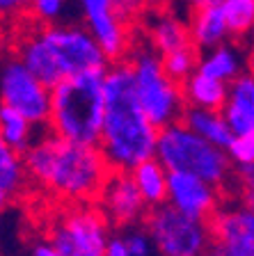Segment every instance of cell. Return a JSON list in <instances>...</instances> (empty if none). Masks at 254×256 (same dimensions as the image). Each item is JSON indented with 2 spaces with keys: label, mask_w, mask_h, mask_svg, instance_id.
Instances as JSON below:
<instances>
[{
  "label": "cell",
  "mask_w": 254,
  "mask_h": 256,
  "mask_svg": "<svg viewBox=\"0 0 254 256\" xmlns=\"http://www.w3.org/2000/svg\"><path fill=\"white\" fill-rule=\"evenodd\" d=\"M83 26L90 30L96 39L101 50L106 53L108 62H122L126 60L133 46V28L131 23L119 14L117 0H78Z\"/></svg>",
  "instance_id": "cell-10"
},
{
  "label": "cell",
  "mask_w": 254,
  "mask_h": 256,
  "mask_svg": "<svg viewBox=\"0 0 254 256\" xmlns=\"http://www.w3.org/2000/svg\"><path fill=\"white\" fill-rule=\"evenodd\" d=\"M142 224L158 256H208L211 252L213 236L208 222L188 218L169 204L149 208Z\"/></svg>",
  "instance_id": "cell-7"
},
{
  "label": "cell",
  "mask_w": 254,
  "mask_h": 256,
  "mask_svg": "<svg viewBox=\"0 0 254 256\" xmlns=\"http://www.w3.org/2000/svg\"><path fill=\"white\" fill-rule=\"evenodd\" d=\"M133 183L138 188L140 197L144 199L147 208H156L167 199V170L156 158H147L128 170Z\"/></svg>",
  "instance_id": "cell-18"
},
{
  "label": "cell",
  "mask_w": 254,
  "mask_h": 256,
  "mask_svg": "<svg viewBox=\"0 0 254 256\" xmlns=\"http://www.w3.org/2000/svg\"><path fill=\"white\" fill-rule=\"evenodd\" d=\"M0 140L14 151L23 154L35 140V124L19 110L0 103Z\"/></svg>",
  "instance_id": "cell-22"
},
{
  "label": "cell",
  "mask_w": 254,
  "mask_h": 256,
  "mask_svg": "<svg viewBox=\"0 0 254 256\" xmlns=\"http://www.w3.org/2000/svg\"><path fill=\"white\" fill-rule=\"evenodd\" d=\"M32 256H67V254L58 252L53 245H48V242H37V245L32 247Z\"/></svg>",
  "instance_id": "cell-32"
},
{
  "label": "cell",
  "mask_w": 254,
  "mask_h": 256,
  "mask_svg": "<svg viewBox=\"0 0 254 256\" xmlns=\"http://www.w3.org/2000/svg\"><path fill=\"white\" fill-rule=\"evenodd\" d=\"M247 71L254 76V48H252V53H249V58H247Z\"/></svg>",
  "instance_id": "cell-34"
},
{
  "label": "cell",
  "mask_w": 254,
  "mask_h": 256,
  "mask_svg": "<svg viewBox=\"0 0 254 256\" xmlns=\"http://www.w3.org/2000/svg\"><path fill=\"white\" fill-rule=\"evenodd\" d=\"M181 94H183L185 108H201V110H222L227 101V82L206 78L201 74H192L181 82Z\"/></svg>",
  "instance_id": "cell-19"
},
{
  "label": "cell",
  "mask_w": 254,
  "mask_h": 256,
  "mask_svg": "<svg viewBox=\"0 0 254 256\" xmlns=\"http://www.w3.org/2000/svg\"><path fill=\"white\" fill-rule=\"evenodd\" d=\"M181 122L190 128V130H195L199 138H204L206 142L215 144L220 149H227L233 138V133L229 130L227 122H224V117H222V112H217V110L185 108Z\"/></svg>",
  "instance_id": "cell-20"
},
{
  "label": "cell",
  "mask_w": 254,
  "mask_h": 256,
  "mask_svg": "<svg viewBox=\"0 0 254 256\" xmlns=\"http://www.w3.org/2000/svg\"><path fill=\"white\" fill-rule=\"evenodd\" d=\"M0 103L14 108L35 126H46L51 110V87L23 66L14 55L0 62Z\"/></svg>",
  "instance_id": "cell-9"
},
{
  "label": "cell",
  "mask_w": 254,
  "mask_h": 256,
  "mask_svg": "<svg viewBox=\"0 0 254 256\" xmlns=\"http://www.w3.org/2000/svg\"><path fill=\"white\" fill-rule=\"evenodd\" d=\"M30 0H0V23L16 26L28 16Z\"/></svg>",
  "instance_id": "cell-29"
},
{
  "label": "cell",
  "mask_w": 254,
  "mask_h": 256,
  "mask_svg": "<svg viewBox=\"0 0 254 256\" xmlns=\"http://www.w3.org/2000/svg\"><path fill=\"white\" fill-rule=\"evenodd\" d=\"M112 226L96 204H69L48 226L46 242L67 256H101Z\"/></svg>",
  "instance_id": "cell-6"
},
{
  "label": "cell",
  "mask_w": 254,
  "mask_h": 256,
  "mask_svg": "<svg viewBox=\"0 0 254 256\" xmlns=\"http://www.w3.org/2000/svg\"><path fill=\"white\" fill-rule=\"evenodd\" d=\"M122 238L126 242L128 256H158L154 247V240H151L149 231L144 229V224H135V226L124 229Z\"/></svg>",
  "instance_id": "cell-26"
},
{
  "label": "cell",
  "mask_w": 254,
  "mask_h": 256,
  "mask_svg": "<svg viewBox=\"0 0 254 256\" xmlns=\"http://www.w3.org/2000/svg\"><path fill=\"white\" fill-rule=\"evenodd\" d=\"M188 2V10L190 7H206V5H220L222 0H185Z\"/></svg>",
  "instance_id": "cell-33"
},
{
  "label": "cell",
  "mask_w": 254,
  "mask_h": 256,
  "mask_svg": "<svg viewBox=\"0 0 254 256\" xmlns=\"http://www.w3.org/2000/svg\"><path fill=\"white\" fill-rule=\"evenodd\" d=\"M101 256H128L126 242H124L122 234H110V238L106 240V247H103Z\"/></svg>",
  "instance_id": "cell-30"
},
{
  "label": "cell",
  "mask_w": 254,
  "mask_h": 256,
  "mask_svg": "<svg viewBox=\"0 0 254 256\" xmlns=\"http://www.w3.org/2000/svg\"><path fill=\"white\" fill-rule=\"evenodd\" d=\"M94 204L103 213V218L108 220V224L122 231L128 226H135V224H142L149 213L147 204L140 197L131 174L124 170H110Z\"/></svg>",
  "instance_id": "cell-11"
},
{
  "label": "cell",
  "mask_w": 254,
  "mask_h": 256,
  "mask_svg": "<svg viewBox=\"0 0 254 256\" xmlns=\"http://www.w3.org/2000/svg\"><path fill=\"white\" fill-rule=\"evenodd\" d=\"M247 66V58L243 50L236 46H229L227 42L220 46H213L208 50H201L199 60H197V74L206 76V78L220 80V82H231L236 76H240Z\"/></svg>",
  "instance_id": "cell-17"
},
{
  "label": "cell",
  "mask_w": 254,
  "mask_h": 256,
  "mask_svg": "<svg viewBox=\"0 0 254 256\" xmlns=\"http://www.w3.org/2000/svg\"><path fill=\"white\" fill-rule=\"evenodd\" d=\"M188 32H190V42L197 50H208L213 46L227 42L229 32L227 23L220 5H206V7H190L188 10Z\"/></svg>",
  "instance_id": "cell-16"
},
{
  "label": "cell",
  "mask_w": 254,
  "mask_h": 256,
  "mask_svg": "<svg viewBox=\"0 0 254 256\" xmlns=\"http://www.w3.org/2000/svg\"><path fill=\"white\" fill-rule=\"evenodd\" d=\"M227 32L236 39L247 37L254 28V0H222L220 2Z\"/></svg>",
  "instance_id": "cell-23"
},
{
  "label": "cell",
  "mask_w": 254,
  "mask_h": 256,
  "mask_svg": "<svg viewBox=\"0 0 254 256\" xmlns=\"http://www.w3.org/2000/svg\"><path fill=\"white\" fill-rule=\"evenodd\" d=\"M154 158L167 172L192 174L215 186L217 190L227 188L233 176V165L227 151L199 138L183 122L158 128Z\"/></svg>",
  "instance_id": "cell-4"
},
{
  "label": "cell",
  "mask_w": 254,
  "mask_h": 256,
  "mask_svg": "<svg viewBox=\"0 0 254 256\" xmlns=\"http://www.w3.org/2000/svg\"><path fill=\"white\" fill-rule=\"evenodd\" d=\"M39 34L53 55L62 78L90 74V71H106L110 66L106 53L101 50V46L85 26L51 23V26H39Z\"/></svg>",
  "instance_id": "cell-8"
},
{
  "label": "cell",
  "mask_w": 254,
  "mask_h": 256,
  "mask_svg": "<svg viewBox=\"0 0 254 256\" xmlns=\"http://www.w3.org/2000/svg\"><path fill=\"white\" fill-rule=\"evenodd\" d=\"M138 21H144V32H147V42L158 55L172 53L176 48L190 46V32L188 23L179 18L176 14L165 7L156 12H142Z\"/></svg>",
  "instance_id": "cell-14"
},
{
  "label": "cell",
  "mask_w": 254,
  "mask_h": 256,
  "mask_svg": "<svg viewBox=\"0 0 254 256\" xmlns=\"http://www.w3.org/2000/svg\"><path fill=\"white\" fill-rule=\"evenodd\" d=\"M236 183H238L240 204L254 210V165L238 167V170H236Z\"/></svg>",
  "instance_id": "cell-28"
},
{
  "label": "cell",
  "mask_w": 254,
  "mask_h": 256,
  "mask_svg": "<svg viewBox=\"0 0 254 256\" xmlns=\"http://www.w3.org/2000/svg\"><path fill=\"white\" fill-rule=\"evenodd\" d=\"M197 60H199V50L195 46H183L176 48L172 53L160 55V64H163V71L174 80V82H183L185 78H190L197 69Z\"/></svg>",
  "instance_id": "cell-24"
},
{
  "label": "cell",
  "mask_w": 254,
  "mask_h": 256,
  "mask_svg": "<svg viewBox=\"0 0 254 256\" xmlns=\"http://www.w3.org/2000/svg\"><path fill=\"white\" fill-rule=\"evenodd\" d=\"M103 98V124L96 146L110 170L128 172L142 160L154 158L158 128L149 122L140 108L126 60L110 64L106 69Z\"/></svg>",
  "instance_id": "cell-2"
},
{
  "label": "cell",
  "mask_w": 254,
  "mask_h": 256,
  "mask_svg": "<svg viewBox=\"0 0 254 256\" xmlns=\"http://www.w3.org/2000/svg\"><path fill=\"white\" fill-rule=\"evenodd\" d=\"M21 158L28 183L62 206L94 204L110 174V165L96 144L71 142L51 130L32 140Z\"/></svg>",
  "instance_id": "cell-1"
},
{
  "label": "cell",
  "mask_w": 254,
  "mask_h": 256,
  "mask_svg": "<svg viewBox=\"0 0 254 256\" xmlns=\"http://www.w3.org/2000/svg\"><path fill=\"white\" fill-rule=\"evenodd\" d=\"M222 190L183 172H167V199L172 208L192 220L208 222L217 208L222 206Z\"/></svg>",
  "instance_id": "cell-12"
},
{
  "label": "cell",
  "mask_w": 254,
  "mask_h": 256,
  "mask_svg": "<svg viewBox=\"0 0 254 256\" xmlns=\"http://www.w3.org/2000/svg\"><path fill=\"white\" fill-rule=\"evenodd\" d=\"M249 42H252V48H254V28H252V32H249Z\"/></svg>",
  "instance_id": "cell-36"
},
{
  "label": "cell",
  "mask_w": 254,
  "mask_h": 256,
  "mask_svg": "<svg viewBox=\"0 0 254 256\" xmlns=\"http://www.w3.org/2000/svg\"><path fill=\"white\" fill-rule=\"evenodd\" d=\"M69 5H71V0H30L28 18L39 23V26L64 23V16H67Z\"/></svg>",
  "instance_id": "cell-25"
},
{
  "label": "cell",
  "mask_w": 254,
  "mask_h": 256,
  "mask_svg": "<svg viewBox=\"0 0 254 256\" xmlns=\"http://www.w3.org/2000/svg\"><path fill=\"white\" fill-rule=\"evenodd\" d=\"M220 112L233 135L254 130V76L247 69L227 85V101Z\"/></svg>",
  "instance_id": "cell-15"
},
{
  "label": "cell",
  "mask_w": 254,
  "mask_h": 256,
  "mask_svg": "<svg viewBox=\"0 0 254 256\" xmlns=\"http://www.w3.org/2000/svg\"><path fill=\"white\" fill-rule=\"evenodd\" d=\"M224 151H227L231 165H236V167L254 165V130L243 133V135H233Z\"/></svg>",
  "instance_id": "cell-27"
},
{
  "label": "cell",
  "mask_w": 254,
  "mask_h": 256,
  "mask_svg": "<svg viewBox=\"0 0 254 256\" xmlns=\"http://www.w3.org/2000/svg\"><path fill=\"white\" fill-rule=\"evenodd\" d=\"M103 76L106 71L62 78L51 87L48 130L80 144H99L103 124Z\"/></svg>",
  "instance_id": "cell-3"
},
{
  "label": "cell",
  "mask_w": 254,
  "mask_h": 256,
  "mask_svg": "<svg viewBox=\"0 0 254 256\" xmlns=\"http://www.w3.org/2000/svg\"><path fill=\"white\" fill-rule=\"evenodd\" d=\"M7 204H10V199H7L5 194H3V192H0V210H3V208H5Z\"/></svg>",
  "instance_id": "cell-35"
},
{
  "label": "cell",
  "mask_w": 254,
  "mask_h": 256,
  "mask_svg": "<svg viewBox=\"0 0 254 256\" xmlns=\"http://www.w3.org/2000/svg\"><path fill=\"white\" fill-rule=\"evenodd\" d=\"M213 242L240 250H254V210L243 204L220 206L208 220Z\"/></svg>",
  "instance_id": "cell-13"
},
{
  "label": "cell",
  "mask_w": 254,
  "mask_h": 256,
  "mask_svg": "<svg viewBox=\"0 0 254 256\" xmlns=\"http://www.w3.org/2000/svg\"><path fill=\"white\" fill-rule=\"evenodd\" d=\"M133 74V90L147 119L156 128L181 122L185 112V101L181 85L163 71L160 55L144 42H133L126 55Z\"/></svg>",
  "instance_id": "cell-5"
},
{
  "label": "cell",
  "mask_w": 254,
  "mask_h": 256,
  "mask_svg": "<svg viewBox=\"0 0 254 256\" xmlns=\"http://www.w3.org/2000/svg\"><path fill=\"white\" fill-rule=\"evenodd\" d=\"M28 174L23 167V158L10 144L0 140V192L7 199H19L28 190Z\"/></svg>",
  "instance_id": "cell-21"
},
{
  "label": "cell",
  "mask_w": 254,
  "mask_h": 256,
  "mask_svg": "<svg viewBox=\"0 0 254 256\" xmlns=\"http://www.w3.org/2000/svg\"><path fill=\"white\" fill-rule=\"evenodd\" d=\"M208 256H254V250H240V247H229V245L213 242Z\"/></svg>",
  "instance_id": "cell-31"
}]
</instances>
